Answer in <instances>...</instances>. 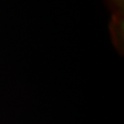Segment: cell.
Wrapping results in <instances>:
<instances>
[{"label":"cell","mask_w":124,"mask_h":124,"mask_svg":"<svg viewBox=\"0 0 124 124\" xmlns=\"http://www.w3.org/2000/svg\"><path fill=\"white\" fill-rule=\"evenodd\" d=\"M110 12L109 33L116 49L123 51L124 41V0H106Z\"/></svg>","instance_id":"obj_1"}]
</instances>
